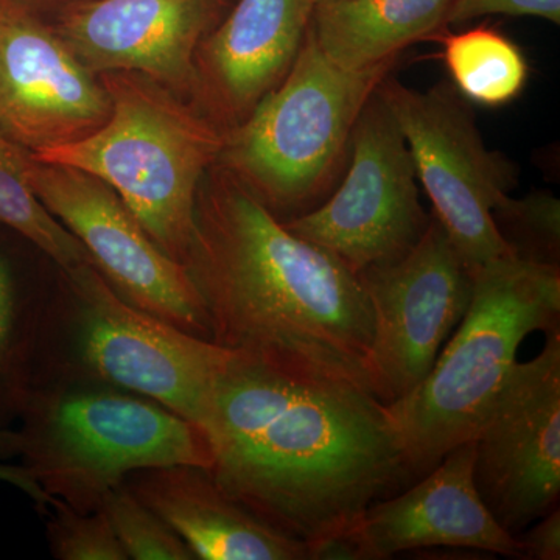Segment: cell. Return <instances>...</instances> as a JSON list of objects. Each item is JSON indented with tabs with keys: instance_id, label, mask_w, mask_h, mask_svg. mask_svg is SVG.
Listing matches in <instances>:
<instances>
[{
	"instance_id": "6da1fadb",
	"label": "cell",
	"mask_w": 560,
	"mask_h": 560,
	"mask_svg": "<svg viewBox=\"0 0 560 560\" xmlns=\"http://www.w3.org/2000/svg\"><path fill=\"white\" fill-rule=\"evenodd\" d=\"M197 427L210 474L311 559L411 485L388 411L348 382L304 377L230 350Z\"/></svg>"
},
{
	"instance_id": "7a4b0ae2",
	"label": "cell",
	"mask_w": 560,
	"mask_h": 560,
	"mask_svg": "<svg viewBox=\"0 0 560 560\" xmlns=\"http://www.w3.org/2000/svg\"><path fill=\"white\" fill-rule=\"evenodd\" d=\"M183 265L215 345L290 374L370 390L374 312L355 272L287 230L220 165L202 178Z\"/></svg>"
},
{
	"instance_id": "3957f363",
	"label": "cell",
	"mask_w": 560,
	"mask_h": 560,
	"mask_svg": "<svg viewBox=\"0 0 560 560\" xmlns=\"http://www.w3.org/2000/svg\"><path fill=\"white\" fill-rule=\"evenodd\" d=\"M14 425L0 429V460L20 458L51 500L79 512L97 511L132 471L212 464L200 427L105 383L43 378Z\"/></svg>"
},
{
	"instance_id": "277c9868",
	"label": "cell",
	"mask_w": 560,
	"mask_h": 560,
	"mask_svg": "<svg viewBox=\"0 0 560 560\" xmlns=\"http://www.w3.org/2000/svg\"><path fill=\"white\" fill-rule=\"evenodd\" d=\"M560 329V267L506 257L474 272L466 315L425 381L385 405L411 485L471 442L533 331Z\"/></svg>"
},
{
	"instance_id": "5b68a950",
	"label": "cell",
	"mask_w": 560,
	"mask_h": 560,
	"mask_svg": "<svg viewBox=\"0 0 560 560\" xmlns=\"http://www.w3.org/2000/svg\"><path fill=\"white\" fill-rule=\"evenodd\" d=\"M113 109L98 130L38 153L102 179L162 250L183 265L195 231L198 190L219 160L224 131L158 81L101 73Z\"/></svg>"
},
{
	"instance_id": "8992f818",
	"label": "cell",
	"mask_w": 560,
	"mask_h": 560,
	"mask_svg": "<svg viewBox=\"0 0 560 560\" xmlns=\"http://www.w3.org/2000/svg\"><path fill=\"white\" fill-rule=\"evenodd\" d=\"M394 62L342 69L320 51L307 28L285 79L242 124L224 131L215 164L280 221L315 209L334 190L361 110Z\"/></svg>"
},
{
	"instance_id": "52a82bcc",
	"label": "cell",
	"mask_w": 560,
	"mask_h": 560,
	"mask_svg": "<svg viewBox=\"0 0 560 560\" xmlns=\"http://www.w3.org/2000/svg\"><path fill=\"white\" fill-rule=\"evenodd\" d=\"M228 355L215 342L128 304L84 265L58 272L35 383L55 377L105 383L149 397L197 425Z\"/></svg>"
},
{
	"instance_id": "ba28073f",
	"label": "cell",
	"mask_w": 560,
	"mask_h": 560,
	"mask_svg": "<svg viewBox=\"0 0 560 560\" xmlns=\"http://www.w3.org/2000/svg\"><path fill=\"white\" fill-rule=\"evenodd\" d=\"M378 94L407 140L431 213L467 267L475 272L515 257L493 221V210L514 187V167L485 145L470 102L445 81L418 91L389 75Z\"/></svg>"
},
{
	"instance_id": "9c48e42d",
	"label": "cell",
	"mask_w": 560,
	"mask_h": 560,
	"mask_svg": "<svg viewBox=\"0 0 560 560\" xmlns=\"http://www.w3.org/2000/svg\"><path fill=\"white\" fill-rule=\"evenodd\" d=\"M7 142L36 197L86 249L95 270L121 300L212 341L208 313L189 272L151 241L108 184L79 168L36 160L31 151Z\"/></svg>"
},
{
	"instance_id": "30bf717a",
	"label": "cell",
	"mask_w": 560,
	"mask_h": 560,
	"mask_svg": "<svg viewBox=\"0 0 560 560\" xmlns=\"http://www.w3.org/2000/svg\"><path fill=\"white\" fill-rule=\"evenodd\" d=\"M348 172L315 209L282 221L353 272L401 259L429 228L407 140L378 90L350 139Z\"/></svg>"
},
{
	"instance_id": "8fae6325",
	"label": "cell",
	"mask_w": 560,
	"mask_h": 560,
	"mask_svg": "<svg viewBox=\"0 0 560 560\" xmlns=\"http://www.w3.org/2000/svg\"><path fill=\"white\" fill-rule=\"evenodd\" d=\"M374 312L366 357L370 390L390 405L425 381L469 308L474 271L431 213L418 245L401 259L357 272Z\"/></svg>"
},
{
	"instance_id": "7c38bea8",
	"label": "cell",
	"mask_w": 560,
	"mask_h": 560,
	"mask_svg": "<svg viewBox=\"0 0 560 560\" xmlns=\"http://www.w3.org/2000/svg\"><path fill=\"white\" fill-rule=\"evenodd\" d=\"M474 445L475 488L511 536L559 508L560 329L545 331L536 359L512 364Z\"/></svg>"
},
{
	"instance_id": "4fadbf2b",
	"label": "cell",
	"mask_w": 560,
	"mask_h": 560,
	"mask_svg": "<svg viewBox=\"0 0 560 560\" xmlns=\"http://www.w3.org/2000/svg\"><path fill=\"white\" fill-rule=\"evenodd\" d=\"M101 77L46 22L0 3V136L38 153L75 142L109 119Z\"/></svg>"
},
{
	"instance_id": "5bb4252c",
	"label": "cell",
	"mask_w": 560,
	"mask_h": 560,
	"mask_svg": "<svg viewBox=\"0 0 560 560\" xmlns=\"http://www.w3.org/2000/svg\"><path fill=\"white\" fill-rule=\"evenodd\" d=\"M231 0H94L50 28L88 70L136 72L180 98H194L195 57Z\"/></svg>"
},
{
	"instance_id": "9a60e30c",
	"label": "cell",
	"mask_w": 560,
	"mask_h": 560,
	"mask_svg": "<svg viewBox=\"0 0 560 560\" xmlns=\"http://www.w3.org/2000/svg\"><path fill=\"white\" fill-rule=\"evenodd\" d=\"M474 441L460 444L425 477L371 504L346 534L359 560H385L427 548L523 559V547L493 518L474 482Z\"/></svg>"
},
{
	"instance_id": "2e32d148",
	"label": "cell",
	"mask_w": 560,
	"mask_h": 560,
	"mask_svg": "<svg viewBox=\"0 0 560 560\" xmlns=\"http://www.w3.org/2000/svg\"><path fill=\"white\" fill-rule=\"evenodd\" d=\"M311 0H237L195 57L197 108L223 131L285 79L311 24Z\"/></svg>"
},
{
	"instance_id": "e0dca14e",
	"label": "cell",
	"mask_w": 560,
	"mask_h": 560,
	"mask_svg": "<svg viewBox=\"0 0 560 560\" xmlns=\"http://www.w3.org/2000/svg\"><path fill=\"white\" fill-rule=\"evenodd\" d=\"M125 486L202 560H307V545L280 533L232 499L205 467L132 471Z\"/></svg>"
},
{
	"instance_id": "ac0fdd59",
	"label": "cell",
	"mask_w": 560,
	"mask_h": 560,
	"mask_svg": "<svg viewBox=\"0 0 560 560\" xmlns=\"http://www.w3.org/2000/svg\"><path fill=\"white\" fill-rule=\"evenodd\" d=\"M455 0H331L313 7L311 31L320 51L348 70L396 61L419 40L436 39Z\"/></svg>"
},
{
	"instance_id": "d6986e66",
	"label": "cell",
	"mask_w": 560,
	"mask_h": 560,
	"mask_svg": "<svg viewBox=\"0 0 560 560\" xmlns=\"http://www.w3.org/2000/svg\"><path fill=\"white\" fill-rule=\"evenodd\" d=\"M40 250L0 226V429L20 419L35 383L44 324L57 278L33 271ZM60 272V270H58Z\"/></svg>"
},
{
	"instance_id": "ffe728a7",
	"label": "cell",
	"mask_w": 560,
	"mask_h": 560,
	"mask_svg": "<svg viewBox=\"0 0 560 560\" xmlns=\"http://www.w3.org/2000/svg\"><path fill=\"white\" fill-rule=\"evenodd\" d=\"M442 61L452 86L467 102L499 108L525 90L529 66L521 47L488 27L460 33L442 32Z\"/></svg>"
},
{
	"instance_id": "44dd1931",
	"label": "cell",
	"mask_w": 560,
	"mask_h": 560,
	"mask_svg": "<svg viewBox=\"0 0 560 560\" xmlns=\"http://www.w3.org/2000/svg\"><path fill=\"white\" fill-rule=\"evenodd\" d=\"M0 226L32 243L62 271L92 265L81 243L51 215L24 179L0 136ZM94 267V265H92Z\"/></svg>"
},
{
	"instance_id": "7402d4cb",
	"label": "cell",
	"mask_w": 560,
	"mask_h": 560,
	"mask_svg": "<svg viewBox=\"0 0 560 560\" xmlns=\"http://www.w3.org/2000/svg\"><path fill=\"white\" fill-rule=\"evenodd\" d=\"M501 238L517 259L559 267L560 202L550 194L515 200L508 195L493 210Z\"/></svg>"
},
{
	"instance_id": "603a6c76",
	"label": "cell",
	"mask_w": 560,
	"mask_h": 560,
	"mask_svg": "<svg viewBox=\"0 0 560 560\" xmlns=\"http://www.w3.org/2000/svg\"><path fill=\"white\" fill-rule=\"evenodd\" d=\"M98 510L105 512L128 559L195 560L175 530L142 503L125 482L106 493Z\"/></svg>"
},
{
	"instance_id": "cb8c5ba5",
	"label": "cell",
	"mask_w": 560,
	"mask_h": 560,
	"mask_svg": "<svg viewBox=\"0 0 560 560\" xmlns=\"http://www.w3.org/2000/svg\"><path fill=\"white\" fill-rule=\"evenodd\" d=\"M47 540L60 560H127L113 526L102 510L79 512L62 501L50 504Z\"/></svg>"
},
{
	"instance_id": "d4e9b609",
	"label": "cell",
	"mask_w": 560,
	"mask_h": 560,
	"mask_svg": "<svg viewBox=\"0 0 560 560\" xmlns=\"http://www.w3.org/2000/svg\"><path fill=\"white\" fill-rule=\"evenodd\" d=\"M485 16L539 18L560 24V0H455L448 25Z\"/></svg>"
},
{
	"instance_id": "484cf974",
	"label": "cell",
	"mask_w": 560,
	"mask_h": 560,
	"mask_svg": "<svg viewBox=\"0 0 560 560\" xmlns=\"http://www.w3.org/2000/svg\"><path fill=\"white\" fill-rule=\"evenodd\" d=\"M523 547L525 560L560 559V511L556 508L550 514L534 522L517 536Z\"/></svg>"
},
{
	"instance_id": "4316f807",
	"label": "cell",
	"mask_w": 560,
	"mask_h": 560,
	"mask_svg": "<svg viewBox=\"0 0 560 560\" xmlns=\"http://www.w3.org/2000/svg\"><path fill=\"white\" fill-rule=\"evenodd\" d=\"M0 482L13 486L20 489L36 504L40 512H46L47 508L54 503V500L44 492L43 488L35 480L31 470L22 464L2 463L0 460Z\"/></svg>"
},
{
	"instance_id": "83f0119b",
	"label": "cell",
	"mask_w": 560,
	"mask_h": 560,
	"mask_svg": "<svg viewBox=\"0 0 560 560\" xmlns=\"http://www.w3.org/2000/svg\"><path fill=\"white\" fill-rule=\"evenodd\" d=\"M90 2H94V0H0V3L24 11V13L31 14V16L46 22V24H50L51 21L60 18L66 11Z\"/></svg>"
},
{
	"instance_id": "f1b7e54d",
	"label": "cell",
	"mask_w": 560,
	"mask_h": 560,
	"mask_svg": "<svg viewBox=\"0 0 560 560\" xmlns=\"http://www.w3.org/2000/svg\"><path fill=\"white\" fill-rule=\"evenodd\" d=\"M324 2H331V0H311V3L313 7L318 5V3H324Z\"/></svg>"
}]
</instances>
